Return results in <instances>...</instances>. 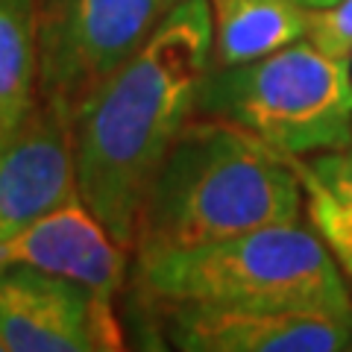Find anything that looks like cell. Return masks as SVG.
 <instances>
[{"label": "cell", "instance_id": "obj_5", "mask_svg": "<svg viewBox=\"0 0 352 352\" xmlns=\"http://www.w3.org/2000/svg\"><path fill=\"white\" fill-rule=\"evenodd\" d=\"M173 0H38V100L65 124L144 47Z\"/></svg>", "mask_w": 352, "mask_h": 352}, {"label": "cell", "instance_id": "obj_8", "mask_svg": "<svg viewBox=\"0 0 352 352\" xmlns=\"http://www.w3.org/2000/svg\"><path fill=\"white\" fill-rule=\"evenodd\" d=\"M76 200L71 124L38 100L18 126L0 135V244Z\"/></svg>", "mask_w": 352, "mask_h": 352}, {"label": "cell", "instance_id": "obj_2", "mask_svg": "<svg viewBox=\"0 0 352 352\" xmlns=\"http://www.w3.org/2000/svg\"><path fill=\"white\" fill-rule=\"evenodd\" d=\"M302 203L288 156L232 120L200 115L182 126L153 176L132 252L135 261H147L294 223Z\"/></svg>", "mask_w": 352, "mask_h": 352}, {"label": "cell", "instance_id": "obj_13", "mask_svg": "<svg viewBox=\"0 0 352 352\" xmlns=\"http://www.w3.org/2000/svg\"><path fill=\"white\" fill-rule=\"evenodd\" d=\"M308 41L332 56H352V0H340L338 6L311 9L308 21Z\"/></svg>", "mask_w": 352, "mask_h": 352}, {"label": "cell", "instance_id": "obj_17", "mask_svg": "<svg viewBox=\"0 0 352 352\" xmlns=\"http://www.w3.org/2000/svg\"><path fill=\"white\" fill-rule=\"evenodd\" d=\"M349 59H352V56H349Z\"/></svg>", "mask_w": 352, "mask_h": 352}, {"label": "cell", "instance_id": "obj_4", "mask_svg": "<svg viewBox=\"0 0 352 352\" xmlns=\"http://www.w3.org/2000/svg\"><path fill=\"white\" fill-rule=\"evenodd\" d=\"M197 115L250 129L282 156L352 144V68L314 41H294L256 62L214 68L197 94Z\"/></svg>", "mask_w": 352, "mask_h": 352}, {"label": "cell", "instance_id": "obj_7", "mask_svg": "<svg viewBox=\"0 0 352 352\" xmlns=\"http://www.w3.org/2000/svg\"><path fill=\"white\" fill-rule=\"evenodd\" d=\"M164 338L182 352H338L352 344V314L229 305H156Z\"/></svg>", "mask_w": 352, "mask_h": 352}, {"label": "cell", "instance_id": "obj_9", "mask_svg": "<svg viewBox=\"0 0 352 352\" xmlns=\"http://www.w3.org/2000/svg\"><path fill=\"white\" fill-rule=\"evenodd\" d=\"M0 267H36L91 288L112 302L126 279V250L82 200L38 217L0 244Z\"/></svg>", "mask_w": 352, "mask_h": 352}, {"label": "cell", "instance_id": "obj_10", "mask_svg": "<svg viewBox=\"0 0 352 352\" xmlns=\"http://www.w3.org/2000/svg\"><path fill=\"white\" fill-rule=\"evenodd\" d=\"M212 68H232L305 38L311 9L296 0H212Z\"/></svg>", "mask_w": 352, "mask_h": 352}, {"label": "cell", "instance_id": "obj_16", "mask_svg": "<svg viewBox=\"0 0 352 352\" xmlns=\"http://www.w3.org/2000/svg\"><path fill=\"white\" fill-rule=\"evenodd\" d=\"M173 3H176V0H173Z\"/></svg>", "mask_w": 352, "mask_h": 352}, {"label": "cell", "instance_id": "obj_1", "mask_svg": "<svg viewBox=\"0 0 352 352\" xmlns=\"http://www.w3.org/2000/svg\"><path fill=\"white\" fill-rule=\"evenodd\" d=\"M212 3L176 0L135 56L71 120L80 200L126 252L144 194L212 71Z\"/></svg>", "mask_w": 352, "mask_h": 352}, {"label": "cell", "instance_id": "obj_11", "mask_svg": "<svg viewBox=\"0 0 352 352\" xmlns=\"http://www.w3.org/2000/svg\"><path fill=\"white\" fill-rule=\"evenodd\" d=\"M302 185L305 212L340 270L352 276V144L314 159L288 156Z\"/></svg>", "mask_w": 352, "mask_h": 352}, {"label": "cell", "instance_id": "obj_15", "mask_svg": "<svg viewBox=\"0 0 352 352\" xmlns=\"http://www.w3.org/2000/svg\"><path fill=\"white\" fill-rule=\"evenodd\" d=\"M0 352H6V349H3V344H0Z\"/></svg>", "mask_w": 352, "mask_h": 352}, {"label": "cell", "instance_id": "obj_6", "mask_svg": "<svg viewBox=\"0 0 352 352\" xmlns=\"http://www.w3.org/2000/svg\"><path fill=\"white\" fill-rule=\"evenodd\" d=\"M0 344L6 352L124 349L112 302L36 267H0Z\"/></svg>", "mask_w": 352, "mask_h": 352}, {"label": "cell", "instance_id": "obj_12", "mask_svg": "<svg viewBox=\"0 0 352 352\" xmlns=\"http://www.w3.org/2000/svg\"><path fill=\"white\" fill-rule=\"evenodd\" d=\"M38 103V0H0V135Z\"/></svg>", "mask_w": 352, "mask_h": 352}, {"label": "cell", "instance_id": "obj_3", "mask_svg": "<svg viewBox=\"0 0 352 352\" xmlns=\"http://www.w3.org/2000/svg\"><path fill=\"white\" fill-rule=\"evenodd\" d=\"M141 296L156 305H229L352 314L340 264L314 226L273 223L188 252L135 261Z\"/></svg>", "mask_w": 352, "mask_h": 352}, {"label": "cell", "instance_id": "obj_14", "mask_svg": "<svg viewBox=\"0 0 352 352\" xmlns=\"http://www.w3.org/2000/svg\"><path fill=\"white\" fill-rule=\"evenodd\" d=\"M296 3L305 9H329V6H338L340 0H296Z\"/></svg>", "mask_w": 352, "mask_h": 352}]
</instances>
